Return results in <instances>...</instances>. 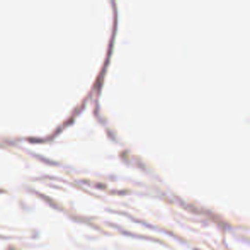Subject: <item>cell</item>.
I'll use <instances>...</instances> for the list:
<instances>
[]
</instances>
